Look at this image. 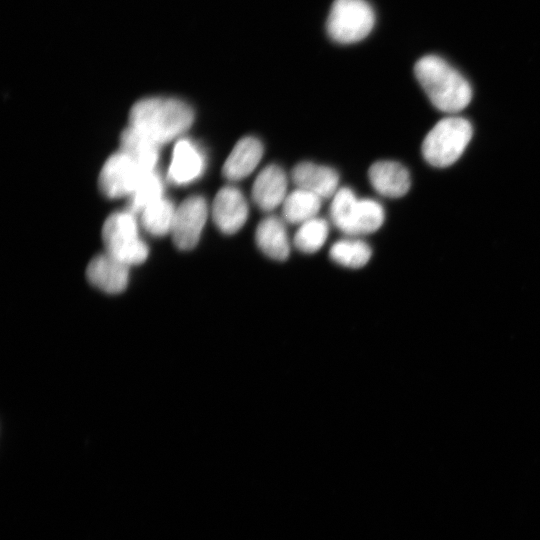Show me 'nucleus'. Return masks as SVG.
<instances>
[{"label": "nucleus", "instance_id": "20", "mask_svg": "<svg viewBox=\"0 0 540 540\" xmlns=\"http://www.w3.org/2000/svg\"><path fill=\"white\" fill-rule=\"evenodd\" d=\"M176 208L165 198H160L141 212V223L145 230L155 236L171 232Z\"/></svg>", "mask_w": 540, "mask_h": 540}, {"label": "nucleus", "instance_id": "17", "mask_svg": "<svg viewBox=\"0 0 540 540\" xmlns=\"http://www.w3.org/2000/svg\"><path fill=\"white\" fill-rule=\"evenodd\" d=\"M121 150L129 156L143 172L155 170L160 145L129 126L120 137Z\"/></svg>", "mask_w": 540, "mask_h": 540}, {"label": "nucleus", "instance_id": "22", "mask_svg": "<svg viewBox=\"0 0 540 540\" xmlns=\"http://www.w3.org/2000/svg\"><path fill=\"white\" fill-rule=\"evenodd\" d=\"M163 184L158 173L150 171L139 180L135 190L130 195L131 212H142L147 206L162 198Z\"/></svg>", "mask_w": 540, "mask_h": 540}, {"label": "nucleus", "instance_id": "15", "mask_svg": "<svg viewBox=\"0 0 540 540\" xmlns=\"http://www.w3.org/2000/svg\"><path fill=\"white\" fill-rule=\"evenodd\" d=\"M258 248L273 260L284 261L290 254V241L284 219L275 215L263 218L255 231Z\"/></svg>", "mask_w": 540, "mask_h": 540}, {"label": "nucleus", "instance_id": "16", "mask_svg": "<svg viewBox=\"0 0 540 540\" xmlns=\"http://www.w3.org/2000/svg\"><path fill=\"white\" fill-rule=\"evenodd\" d=\"M204 168V155L192 142L182 139L175 144L168 171L172 182L179 185L190 183L202 174Z\"/></svg>", "mask_w": 540, "mask_h": 540}, {"label": "nucleus", "instance_id": "9", "mask_svg": "<svg viewBox=\"0 0 540 540\" xmlns=\"http://www.w3.org/2000/svg\"><path fill=\"white\" fill-rule=\"evenodd\" d=\"M211 213L217 228L223 234L231 235L245 224L249 207L244 194L238 188L224 186L213 200Z\"/></svg>", "mask_w": 540, "mask_h": 540}, {"label": "nucleus", "instance_id": "11", "mask_svg": "<svg viewBox=\"0 0 540 540\" xmlns=\"http://www.w3.org/2000/svg\"><path fill=\"white\" fill-rule=\"evenodd\" d=\"M86 277L99 290L108 294H119L127 288L129 266L105 252L89 262Z\"/></svg>", "mask_w": 540, "mask_h": 540}, {"label": "nucleus", "instance_id": "8", "mask_svg": "<svg viewBox=\"0 0 540 540\" xmlns=\"http://www.w3.org/2000/svg\"><path fill=\"white\" fill-rule=\"evenodd\" d=\"M143 172L125 153L119 151L111 155L103 165L99 175V188L109 198L131 195Z\"/></svg>", "mask_w": 540, "mask_h": 540}, {"label": "nucleus", "instance_id": "7", "mask_svg": "<svg viewBox=\"0 0 540 540\" xmlns=\"http://www.w3.org/2000/svg\"><path fill=\"white\" fill-rule=\"evenodd\" d=\"M208 216V206L202 196L185 199L175 211L170 234L177 248L191 250L199 242Z\"/></svg>", "mask_w": 540, "mask_h": 540}, {"label": "nucleus", "instance_id": "19", "mask_svg": "<svg viewBox=\"0 0 540 540\" xmlns=\"http://www.w3.org/2000/svg\"><path fill=\"white\" fill-rule=\"evenodd\" d=\"M372 255L370 246L357 237H348L336 241L330 248L329 256L335 263L347 268H361L368 263Z\"/></svg>", "mask_w": 540, "mask_h": 540}, {"label": "nucleus", "instance_id": "4", "mask_svg": "<svg viewBox=\"0 0 540 540\" xmlns=\"http://www.w3.org/2000/svg\"><path fill=\"white\" fill-rule=\"evenodd\" d=\"M472 135L473 128L469 120L454 115L445 117L425 136L422 155L434 167H448L461 157Z\"/></svg>", "mask_w": 540, "mask_h": 540}, {"label": "nucleus", "instance_id": "5", "mask_svg": "<svg viewBox=\"0 0 540 540\" xmlns=\"http://www.w3.org/2000/svg\"><path fill=\"white\" fill-rule=\"evenodd\" d=\"M375 25V12L366 0H334L326 31L339 44H352L366 38Z\"/></svg>", "mask_w": 540, "mask_h": 540}, {"label": "nucleus", "instance_id": "10", "mask_svg": "<svg viewBox=\"0 0 540 540\" xmlns=\"http://www.w3.org/2000/svg\"><path fill=\"white\" fill-rule=\"evenodd\" d=\"M288 179L285 171L276 164L265 166L252 185V200L264 212L282 205L287 194Z\"/></svg>", "mask_w": 540, "mask_h": 540}, {"label": "nucleus", "instance_id": "21", "mask_svg": "<svg viewBox=\"0 0 540 540\" xmlns=\"http://www.w3.org/2000/svg\"><path fill=\"white\" fill-rule=\"evenodd\" d=\"M328 234V222L323 218L315 217L299 226L293 238V243L300 252L312 254L323 247Z\"/></svg>", "mask_w": 540, "mask_h": 540}, {"label": "nucleus", "instance_id": "2", "mask_svg": "<svg viewBox=\"0 0 540 540\" xmlns=\"http://www.w3.org/2000/svg\"><path fill=\"white\" fill-rule=\"evenodd\" d=\"M414 73L431 103L440 111L454 114L468 106L472 88L467 79L437 55L421 57Z\"/></svg>", "mask_w": 540, "mask_h": 540}, {"label": "nucleus", "instance_id": "13", "mask_svg": "<svg viewBox=\"0 0 540 540\" xmlns=\"http://www.w3.org/2000/svg\"><path fill=\"white\" fill-rule=\"evenodd\" d=\"M373 189L388 198L404 196L410 189L409 171L402 164L392 160L374 162L368 171Z\"/></svg>", "mask_w": 540, "mask_h": 540}, {"label": "nucleus", "instance_id": "14", "mask_svg": "<svg viewBox=\"0 0 540 540\" xmlns=\"http://www.w3.org/2000/svg\"><path fill=\"white\" fill-rule=\"evenodd\" d=\"M264 153L263 144L254 136L238 140L224 162L222 173L230 181L249 176L258 166Z\"/></svg>", "mask_w": 540, "mask_h": 540}, {"label": "nucleus", "instance_id": "18", "mask_svg": "<svg viewBox=\"0 0 540 540\" xmlns=\"http://www.w3.org/2000/svg\"><path fill=\"white\" fill-rule=\"evenodd\" d=\"M321 203L322 199L319 196L296 188L286 196L282 204L283 219L290 224L301 225L317 217Z\"/></svg>", "mask_w": 540, "mask_h": 540}, {"label": "nucleus", "instance_id": "12", "mask_svg": "<svg viewBox=\"0 0 540 540\" xmlns=\"http://www.w3.org/2000/svg\"><path fill=\"white\" fill-rule=\"evenodd\" d=\"M294 185L307 190L321 199L333 197L338 191L339 175L331 167L303 161L294 166L291 172Z\"/></svg>", "mask_w": 540, "mask_h": 540}, {"label": "nucleus", "instance_id": "1", "mask_svg": "<svg viewBox=\"0 0 540 540\" xmlns=\"http://www.w3.org/2000/svg\"><path fill=\"white\" fill-rule=\"evenodd\" d=\"M193 120V109L175 98H144L136 102L129 113L130 126L159 145L179 137L190 128Z\"/></svg>", "mask_w": 540, "mask_h": 540}, {"label": "nucleus", "instance_id": "6", "mask_svg": "<svg viewBox=\"0 0 540 540\" xmlns=\"http://www.w3.org/2000/svg\"><path fill=\"white\" fill-rule=\"evenodd\" d=\"M102 238L106 253L129 267L143 263L148 257V247L139 237L131 211L111 214L103 225Z\"/></svg>", "mask_w": 540, "mask_h": 540}, {"label": "nucleus", "instance_id": "3", "mask_svg": "<svg viewBox=\"0 0 540 540\" xmlns=\"http://www.w3.org/2000/svg\"><path fill=\"white\" fill-rule=\"evenodd\" d=\"M330 219L346 236L358 237L377 231L384 222L385 212L378 201L359 199L352 189L343 187L332 197Z\"/></svg>", "mask_w": 540, "mask_h": 540}]
</instances>
